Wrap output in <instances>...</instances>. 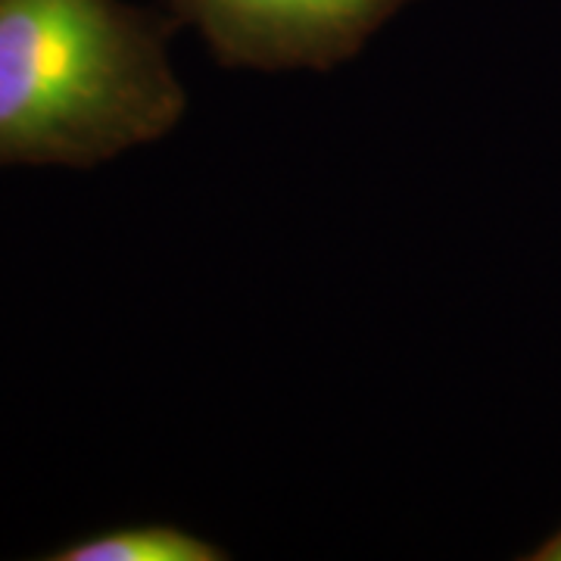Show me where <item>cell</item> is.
<instances>
[{"instance_id": "cell-1", "label": "cell", "mask_w": 561, "mask_h": 561, "mask_svg": "<svg viewBox=\"0 0 561 561\" xmlns=\"http://www.w3.org/2000/svg\"><path fill=\"white\" fill-rule=\"evenodd\" d=\"M175 28L125 0H0V165L91 169L172 131Z\"/></svg>"}, {"instance_id": "cell-2", "label": "cell", "mask_w": 561, "mask_h": 561, "mask_svg": "<svg viewBox=\"0 0 561 561\" xmlns=\"http://www.w3.org/2000/svg\"><path fill=\"white\" fill-rule=\"evenodd\" d=\"M412 0H165L175 25H194L228 69H316L356 57Z\"/></svg>"}, {"instance_id": "cell-3", "label": "cell", "mask_w": 561, "mask_h": 561, "mask_svg": "<svg viewBox=\"0 0 561 561\" xmlns=\"http://www.w3.org/2000/svg\"><path fill=\"white\" fill-rule=\"evenodd\" d=\"M228 556L216 542L194 537L175 524H135L69 542L50 561H221Z\"/></svg>"}, {"instance_id": "cell-4", "label": "cell", "mask_w": 561, "mask_h": 561, "mask_svg": "<svg viewBox=\"0 0 561 561\" xmlns=\"http://www.w3.org/2000/svg\"><path fill=\"white\" fill-rule=\"evenodd\" d=\"M527 559L530 561H561V530L559 534H552V537L542 542L537 552H530Z\"/></svg>"}]
</instances>
